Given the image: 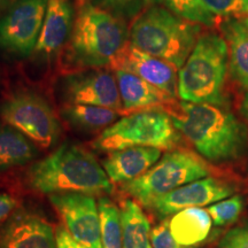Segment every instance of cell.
Wrapping results in <instances>:
<instances>
[{"label":"cell","instance_id":"obj_1","mask_svg":"<svg viewBox=\"0 0 248 248\" xmlns=\"http://www.w3.org/2000/svg\"><path fill=\"white\" fill-rule=\"evenodd\" d=\"M170 115L179 133L206 160L231 162L247 150V128L224 106L182 101Z\"/></svg>","mask_w":248,"mask_h":248},{"label":"cell","instance_id":"obj_2","mask_svg":"<svg viewBox=\"0 0 248 248\" xmlns=\"http://www.w3.org/2000/svg\"><path fill=\"white\" fill-rule=\"evenodd\" d=\"M28 182L36 191L46 194H107L113 191L110 179L95 157L85 148L63 144L28 171Z\"/></svg>","mask_w":248,"mask_h":248},{"label":"cell","instance_id":"obj_3","mask_svg":"<svg viewBox=\"0 0 248 248\" xmlns=\"http://www.w3.org/2000/svg\"><path fill=\"white\" fill-rule=\"evenodd\" d=\"M67 58L79 69L110 66L129 44L125 20L99 5L80 7L69 38Z\"/></svg>","mask_w":248,"mask_h":248},{"label":"cell","instance_id":"obj_4","mask_svg":"<svg viewBox=\"0 0 248 248\" xmlns=\"http://www.w3.org/2000/svg\"><path fill=\"white\" fill-rule=\"evenodd\" d=\"M201 35L200 24L160 5L147 7L129 30V44L145 53L168 61L179 70Z\"/></svg>","mask_w":248,"mask_h":248},{"label":"cell","instance_id":"obj_5","mask_svg":"<svg viewBox=\"0 0 248 248\" xmlns=\"http://www.w3.org/2000/svg\"><path fill=\"white\" fill-rule=\"evenodd\" d=\"M229 47L222 35L201 33L187 60L178 71V97L193 104L225 106Z\"/></svg>","mask_w":248,"mask_h":248},{"label":"cell","instance_id":"obj_6","mask_svg":"<svg viewBox=\"0 0 248 248\" xmlns=\"http://www.w3.org/2000/svg\"><path fill=\"white\" fill-rule=\"evenodd\" d=\"M170 113L162 107L131 111L102 131L93 141L101 152H114L128 147H156L171 150L181 140Z\"/></svg>","mask_w":248,"mask_h":248},{"label":"cell","instance_id":"obj_7","mask_svg":"<svg viewBox=\"0 0 248 248\" xmlns=\"http://www.w3.org/2000/svg\"><path fill=\"white\" fill-rule=\"evenodd\" d=\"M212 169L202 157L187 150H173L166 153L144 175L124 183L122 191L151 207L163 195L198 179L208 177Z\"/></svg>","mask_w":248,"mask_h":248},{"label":"cell","instance_id":"obj_8","mask_svg":"<svg viewBox=\"0 0 248 248\" xmlns=\"http://www.w3.org/2000/svg\"><path fill=\"white\" fill-rule=\"evenodd\" d=\"M0 116L31 141L42 148L54 146L61 133V125L53 108L39 93L18 90L0 105Z\"/></svg>","mask_w":248,"mask_h":248},{"label":"cell","instance_id":"obj_9","mask_svg":"<svg viewBox=\"0 0 248 248\" xmlns=\"http://www.w3.org/2000/svg\"><path fill=\"white\" fill-rule=\"evenodd\" d=\"M48 0H15L0 17V51L15 58H29L35 52Z\"/></svg>","mask_w":248,"mask_h":248},{"label":"cell","instance_id":"obj_10","mask_svg":"<svg viewBox=\"0 0 248 248\" xmlns=\"http://www.w3.org/2000/svg\"><path fill=\"white\" fill-rule=\"evenodd\" d=\"M62 101L123 110L115 74L105 68H85L63 75L58 82Z\"/></svg>","mask_w":248,"mask_h":248},{"label":"cell","instance_id":"obj_11","mask_svg":"<svg viewBox=\"0 0 248 248\" xmlns=\"http://www.w3.org/2000/svg\"><path fill=\"white\" fill-rule=\"evenodd\" d=\"M49 201L77 243L85 248H102L99 206L92 195L55 193L49 195Z\"/></svg>","mask_w":248,"mask_h":248},{"label":"cell","instance_id":"obj_12","mask_svg":"<svg viewBox=\"0 0 248 248\" xmlns=\"http://www.w3.org/2000/svg\"><path fill=\"white\" fill-rule=\"evenodd\" d=\"M235 190L237 187L232 183L208 176L183 185L163 195L155 200L150 208L154 209L157 215L169 216L186 208L218 202L231 197Z\"/></svg>","mask_w":248,"mask_h":248},{"label":"cell","instance_id":"obj_13","mask_svg":"<svg viewBox=\"0 0 248 248\" xmlns=\"http://www.w3.org/2000/svg\"><path fill=\"white\" fill-rule=\"evenodd\" d=\"M113 69L130 71L175 99L178 95V69L168 61L145 53L128 44L110 64Z\"/></svg>","mask_w":248,"mask_h":248},{"label":"cell","instance_id":"obj_14","mask_svg":"<svg viewBox=\"0 0 248 248\" xmlns=\"http://www.w3.org/2000/svg\"><path fill=\"white\" fill-rule=\"evenodd\" d=\"M0 248H58L52 226L36 214L18 210L0 229Z\"/></svg>","mask_w":248,"mask_h":248},{"label":"cell","instance_id":"obj_15","mask_svg":"<svg viewBox=\"0 0 248 248\" xmlns=\"http://www.w3.org/2000/svg\"><path fill=\"white\" fill-rule=\"evenodd\" d=\"M75 22V11L70 0H48L44 24L35 52L36 59L49 62L69 42Z\"/></svg>","mask_w":248,"mask_h":248},{"label":"cell","instance_id":"obj_16","mask_svg":"<svg viewBox=\"0 0 248 248\" xmlns=\"http://www.w3.org/2000/svg\"><path fill=\"white\" fill-rule=\"evenodd\" d=\"M162 150L156 147H128L110 152L102 162L111 183H128L147 172L160 160Z\"/></svg>","mask_w":248,"mask_h":248},{"label":"cell","instance_id":"obj_17","mask_svg":"<svg viewBox=\"0 0 248 248\" xmlns=\"http://www.w3.org/2000/svg\"><path fill=\"white\" fill-rule=\"evenodd\" d=\"M123 110L136 111L152 107H162L175 99L151 85L146 80L122 69H114Z\"/></svg>","mask_w":248,"mask_h":248},{"label":"cell","instance_id":"obj_18","mask_svg":"<svg viewBox=\"0 0 248 248\" xmlns=\"http://www.w3.org/2000/svg\"><path fill=\"white\" fill-rule=\"evenodd\" d=\"M223 37L229 47V68L233 79L248 90V28L243 20L228 17L222 24Z\"/></svg>","mask_w":248,"mask_h":248},{"label":"cell","instance_id":"obj_19","mask_svg":"<svg viewBox=\"0 0 248 248\" xmlns=\"http://www.w3.org/2000/svg\"><path fill=\"white\" fill-rule=\"evenodd\" d=\"M212 217L201 207L186 208L173 214L169 229L178 244L186 247H197L208 238L212 231Z\"/></svg>","mask_w":248,"mask_h":248},{"label":"cell","instance_id":"obj_20","mask_svg":"<svg viewBox=\"0 0 248 248\" xmlns=\"http://www.w3.org/2000/svg\"><path fill=\"white\" fill-rule=\"evenodd\" d=\"M38 153L36 144L27 136L7 123H0V172L30 162Z\"/></svg>","mask_w":248,"mask_h":248},{"label":"cell","instance_id":"obj_21","mask_svg":"<svg viewBox=\"0 0 248 248\" xmlns=\"http://www.w3.org/2000/svg\"><path fill=\"white\" fill-rule=\"evenodd\" d=\"M62 119L82 132H98L119 120V111L92 105L66 104L60 111Z\"/></svg>","mask_w":248,"mask_h":248},{"label":"cell","instance_id":"obj_22","mask_svg":"<svg viewBox=\"0 0 248 248\" xmlns=\"http://www.w3.org/2000/svg\"><path fill=\"white\" fill-rule=\"evenodd\" d=\"M123 248H153L151 243V225L140 206L126 199L121 203Z\"/></svg>","mask_w":248,"mask_h":248},{"label":"cell","instance_id":"obj_23","mask_svg":"<svg viewBox=\"0 0 248 248\" xmlns=\"http://www.w3.org/2000/svg\"><path fill=\"white\" fill-rule=\"evenodd\" d=\"M102 248H123L121 209L108 198L99 200Z\"/></svg>","mask_w":248,"mask_h":248},{"label":"cell","instance_id":"obj_24","mask_svg":"<svg viewBox=\"0 0 248 248\" xmlns=\"http://www.w3.org/2000/svg\"><path fill=\"white\" fill-rule=\"evenodd\" d=\"M167 8L192 22L214 27L217 23V16L204 7L200 0H162Z\"/></svg>","mask_w":248,"mask_h":248},{"label":"cell","instance_id":"obj_25","mask_svg":"<svg viewBox=\"0 0 248 248\" xmlns=\"http://www.w3.org/2000/svg\"><path fill=\"white\" fill-rule=\"evenodd\" d=\"M244 210V199L241 195H233L218 202H215L207 208L212 221L217 226L229 225L235 222Z\"/></svg>","mask_w":248,"mask_h":248},{"label":"cell","instance_id":"obj_26","mask_svg":"<svg viewBox=\"0 0 248 248\" xmlns=\"http://www.w3.org/2000/svg\"><path fill=\"white\" fill-rule=\"evenodd\" d=\"M100 7L107 9L117 16L130 20L137 17L144 8V0H95Z\"/></svg>","mask_w":248,"mask_h":248},{"label":"cell","instance_id":"obj_27","mask_svg":"<svg viewBox=\"0 0 248 248\" xmlns=\"http://www.w3.org/2000/svg\"><path fill=\"white\" fill-rule=\"evenodd\" d=\"M215 16L237 17L244 14V0H200Z\"/></svg>","mask_w":248,"mask_h":248},{"label":"cell","instance_id":"obj_28","mask_svg":"<svg viewBox=\"0 0 248 248\" xmlns=\"http://www.w3.org/2000/svg\"><path fill=\"white\" fill-rule=\"evenodd\" d=\"M151 243L153 248H194L178 244L172 237L169 229V222L164 221L151 230Z\"/></svg>","mask_w":248,"mask_h":248},{"label":"cell","instance_id":"obj_29","mask_svg":"<svg viewBox=\"0 0 248 248\" xmlns=\"http://www.w3.org/2000/svg\"><path fill=\"white\" fill-rule=\"evenodd\" d=\"M221 248H248V223L226 232L219 241Z\"/></svg>","mask_w":248,"mask_h":248},{"label":"cell","instance_id":"obj_30","mask_svg":"<svg viewBox=\"0 0 248 248\" xmlns=\"http://www.w3.org/2000/svg\"><path fill=\"white\" fill-rule=\"evenodd\" d=\"M55 238H57L58 248H85L77 243L64 228H58L55 232Z\"/></svg>","mask_w":248,"mask_h":248},{"label":"cell","instance_id":"obj_31","mask_svg":"<svg viewBox=\"0 0 248 248\" xmlns=\"http://www.w3.org/2000/svg\"><path fill=\"white\" fill-rule=\"evenodd\" d=\"M16 207V200L12 195L0 194V221L5 219Z\"/></svg>","mask_w":248,"mask_h":248},{"label":"cell","instance_id":"obj_32","mask_svg":"<svg viewBox=\"0 0 248 248\" xmlns=\"http://www.w3.org/2000/svg\"><path fill=\"white\" fill-rule=\"evenodd\" d=\"M15 0H0V17L6 13V11L14 4Z\"/></svg>","mask_w":248,"mask_h":248},{"label":"cell","instance_id":"obj_33","mask_svg":"<svg viewBox=\"0 0 248 248\" xmlns=\"http://www.w3.org/2000/svg\"><path fill=\"white\" fill-rule=\"evenodd\" d=\"M241 113H243L244 117L247 120V122H248V90H247V92L245 93V97L243 99V104H241Z\"/></svg>","mask_w":248,"mask_h":248},{"label":"cell","instance_id":"obj_34","mask_svg":"<svg viewBox=\"0 0 248 248\" xmlns=\"http://www.w3.org/2000/svg\"><path fill=\"white\" fill-rule=\"evenodd\" d=\"M144 2H145V6L150 7V6L161 4V2H162V0H144Z\"/></svg>","mask_w":248,"mask_h":248},{"label":"cell","instance_id":"obj_35","mask_svg":"<svg viewBox=\"0 0 248 248\" xmlns=\"http://www.w3.org/2000/svg\"><path fill=\"white\" fill-rule=\"evenodd\" d=\"M244 13L248 15V0H244Z\"/></svg>","mask_w":248,"mask_h":248},{"label":"cell","instance_id":"obj_36","mask_svg":"<svg viewBox=\"0 0 248 248\" xmlns=\"http://www.w3.org/2000/svg\"><path fill=\"white\" fill-rule=\"evenodd\" d=\"M243 22L245 23V26H246L248 28V17H245L243 18Z\"/></svg>","mask_w":248,"mask_h":248}]
</instances>
